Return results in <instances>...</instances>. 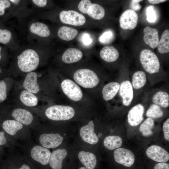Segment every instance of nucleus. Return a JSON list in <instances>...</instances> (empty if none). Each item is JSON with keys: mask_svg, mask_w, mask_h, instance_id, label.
<instances>
[{"mask_svg": "<svg viewBox=\"0 0 169 169\" xmlns=\"http://www.w3.org/2000/svg\"><path fill=\"white\" fill-rule=\"evenodd\" d=\"M0 169H10L5 159L0 160Z\"/></svg>", "mask_w": 169, "mask_h": 169, "instance_id": "de8ad7c7", "label": "nucleus"}, {"mask_svg": "<svg viewBox=\"0 0 169 169\" xmlns=\"http://www.w3.org/2000/svg\"><path fill=\"white\" fill-rule=\"evenodd\" d=\"M146 82V73L143 71H139L133 74L131 84L133 88L138 90L143 87Z\"/></svg>", "mask_w": 169, "mask_h": 169, "instance_id": "473e14b6", "label": "nucleus"}, {"mask_svg": "<svg viewBox=\"0 0 169 169\" xmlns=\"http://www.w3.org/2000/svg\"><path fill=\"white\" fill-rule=\"evenodd\" d=\"M153 169H169V164L166 162H158L154 165Z\"/></svg>", "mask_w": 169, "mask_h": 169, "instance_id": "a18cd8bd", "label": "nucleus"}, {"mask_svg": "<svg viewBox=\"0 0 169 169\" xmlns=\"http://www.w3.org/2000/svg\"><path fill=\"white\" fill-rule=\"evenodd\" d=\"M140 60L143 69L150 74L157 73L160 68V63L156 54L151 50L144 49L141 52Z\"/></svg>", "mask_w": 169, "mask_h": 169, "instance_id": "f8f14e48", "label": "nucleus"}, {"mask_svg": "<svg viewBox=\"0 0 169 169\" xmlns=\"http://www.w3.org/2000/svg\"><path fill=\"white\" fill-rule=\"evenodd\" d=\"M2 68L0 67V74L2 73Z\"/></svg>", "mask_w": 169, "mask_h": 169, "instance_id": "603ef678", "label": "nucleus"}, {"mask_svg": "<svg viewBox=\"0 0 169 169\" xmlns=\"http://www.w3.org/2000/svg\"><path fill=\"white\" fill-rule=\"evenodd\" d=\"M0 121V127L14 140L20 143L33 141L32 130L14 120L3 119Z\"/></svg>", "mask_w": 169, "mask_h": 169, "instance_id": "20e7f679", "label": "nucleus"}, {"mask_svg": "<svg viewBox=\"0 0 169 169\" xmlns=\"http://www.w3.org/2000/svg\"><path fill=\"white\" fill-rule=\"evenodd\" d=\"M20 98L21 102L28 107L35 106L38 103V99L37 96L34 94L26 90L21 92Z\"/></svg>", "mask_w": 169, "mask_h": 169, "instance_id": "7c9ffc66", "label": "nucleus"}, {"mask_svg": "<svg viewBox=\"0 0 169 169\" xmlns=\"http://www.w3.org/2000/svg\"><path fill=\"white\" fill-rule=\"evenodd\" d=\"M163 129L165 139L169 141V119H167L163 125Z\"/></svg>", "mask_w": 169, "mask_h": 169, "instance_id": "37998d69", "label": "nucleus"}, {"mask_svg": "<svg viewBox=\"0 0 169 169\" xmlns=\"http://www.w3.org/2000/svg\"><path fill=\"white\" fill-rule=\"evenodd\" d=\"M38 75L36 72H29L26 75L23 83V87L33 94H36L40 90L39 86L37 83Z\"/></svg>", "mask_w": 169, "mask_h": 169, "instance_id": "5701e85b", "label": "nucleus"}, {"mask_svg": "<svg viewBox=\"0 0 169 169\" xmlns=\"http://www.w3.org/2000/svg\"><path fill=\"white\" fill-rule=\"evenodd\" d=\"M146 19L150 23H154L156 19L157 16L155 11L152 6H148L146 10Z\"/></svg>", "mask_w": 169, "mask_h": 169, "instance_id": "4c0bfd02", "label": "nucleus"}, {"mask_svg": "<svg viewBox=\"0 0 169 169\" xmlns=\"http://www.w3.org/2000/svg\"><path fill=\"white\" fill-rule=\"evenodd\" d=\"M15 147L8 149L5 159L10 169H32L22 151Z\"/></svg>", "mask_w": 169, "mask_h": 169, "instance_id": "9b49d317", "label": "nucleus"}, {"mask_svg": "<svg viewBox=\"0 0 169 169\" xmlns=\"http://www.w3.org/2000/svg\"><path fill=\"white\" fill-rule=\"evenodd\" d=\"M115 162L125 168H131L134 166L135 158L133 153L129 149L119 148L114 152Z\"/></svg>", "mask_w": 169, "mask_h": 169, "instance_id": "4468645a", "label": "nucleus"}, {"mask_svg": "<svg viewBox=\"0 0 169 169\" xmlns=\"http://www.w3.org/2000/svg\"><path fill=\"white\" fill-rule=\"evenodd\" d=\"M0 146L9 149L20 147V144L8 135L0 127Z\"/></svg>", "mask_w": 169, "mask_h": 169, "instance_id": "c756f323", "label": "nucleus"}, {"mask_svg": "<svg viewBox=\"0 0 169 169\" xmlns=\"http://www.w3.org/2000/svg\"><path fill=\"white\" fill-rule=\"evenodd\" d=\"M100 56L104 61L108 62H112L118 59L119 53L113 46H106L101 50Z\"/></svg>", "mask_w": 169, "mask_h": 169, "instance_id": "a878e982", "label": "nucleus"}, {"mask_svg": "<svg viewBox=\"0 0 169 169\" xmlns=\"http://www.w3.org/2000/svg\"><path fill=\"white\" fill-rule=\"evenodd\" d=\"M20 144L21 151L32 169H49L51 152L49 149L33 141Z\"/></svg>", "mask_w": 169, "mask_h": 169, "instance_id": "7ed1b4c3", "label": "nucleus"}, {"mask_svg": "<svg viewBox=\"0 0 169 169\" xmlns=\"http://www.w3.org/2000/svg\"><path fill=\"white\" fill-rule=\"evenodd\" d=\"M3 23L2 22V21L1 20H0V23Z\"/></svg>", "mask_w": 169, "mask_h": 169, "instance_id": "864d4df0", "label": "nucleus"}, {"mask_svg": "<svg viewBox=\"0 0 169 169\" xmlns=\"http://www.w3.org/2000/svg\"><path fill=\"white\" fill-rule=\"evenodd\" d=\"M28 40L30 41L44 42L50 37L51 31L45 23L36 19H33L28 23L27 26Z\"/></svg>", "mask_w": 169, "mask_h": 169, "instance_id": "6e6552de", "label": "nucleus"}, {"mask_svg": "<svg viewBox=\"0 0 169 169\" xmlns=\"http://www.w3.org/2000/svg\"><path fill=\"white\" fill-rule=\"evenodd\" d=\"M144 107L141 104L133 106L129 111L127 115V121L129 124L132 126L138 125L144 119Z\"/></svg>", "mask_w": 169, "mask_h": 169, "instance_id": "aec40b11", "label": "nucleus"}, {"mask_svg": "<svg viewBox=\"0 0 169 169\" xmlns=\"http://www.w3.org/2000/svg\"><path fill=\"white\" fill-rule=\"evenodd\" d=\"M122 139L119 136L109 135L106 136L103 141L104 147L109 150H114L120 148L122 144Z\"/></svg>", "mask_w": 169, "mask_h": 169, "instance_id": "c85d7f7f", "label": "nucleus"}, {"mask_svg": "<svg viewBox=\"0 0 169 169\" xmlns=\"http://www.w3.org/2000/svg\"><path fill=\"white\" fill-rule=\"evenodd\" d=\"M155 124L153 119L148 117L140 125L139 130L142 135L145 137H148L153 134L152 129Z\"/></svg>", "mask_w": 169, "mask_h": 169, "instance_id": "c9c22d12", "label": "nucleus"}, {"mask_svg": "<svg viewBox=\"0 0 169 169\" xmlns=\"http://www.w3.org/2000/svg\"><path fill=\"white\" fill-rule=\"evenodd\" d=\"M150 3L153 4H159L165 2V0H149L148 1Z\"/></svg>", "mask_w": 169, "mask_h": 169, "instance_id": "09e8293b", "label": "nucleus"}, {"mask_svg": "<svg viewBox=\"0 0 169 169\" xmlns=\"http://www.w3.org/2000/svg\"><path fill=\"white\" fill-rule=\"evenodd\" d=\"M75 129L57 125H39L32 130L36 142L49 149H55L68 143Z\"/></svg>", "mask_w": 169, "mask_h": 169, "instance_id": "f257e3e1", "label": "nucleus"}, {"mask_svg": "<svg viewBox=\"0 0 169 169\" xmlns=\"http://www.w3.org/2000/svg\"><path fill=\"white\" fill-rule=\"evenodd\" d=\"M120 84L116 82H110L103 87L102 95L103 99L106 101L113 99L119 92Z\"/></svg>", "mask_w": 169, "mask_h": 169, "instance_id": "393cba45", "label": "nucleus"}, {"mask_svg": "<svg viewBox=\"0 0 169 169\" xmlns=\"http://www.w3.org/2000/svg\"><path fill=\"white\" fill-rule=\"evenodd\" d=\"M12 120H15L30 128L32 131L38 126L34 124V117L28 110L22 108H17L10 113Z\"/></svg>", "mask_w": 169, "mask_h": 169, "instance_id": "2eb2a0df", "label": "nucleus"}, {"mask_svg": "<svg viewBox=\"0 0 169 169\" xmlns=\"http://www.w3.org/2000/svg\"><path fill=\"white\" fill-rule=\"evenodd\" d=\"M7 97V85L3 80L0 81V102L4 101Z\"/></svg>", "mask_w": 169, "mask_h": 169, "instance_id": "a19ab883", "label": "nucleus"}, {"mask_svg": "<svg viewBox=\"0 0 169 169\" xmlns=\"http://www.w3.org/2000/svg\"><path fill=\"white\" fill-rule=\"evenodd\" d=\"M152 100L154 104L160 107H168L169 105V94L165 91H158L153 95Z\"/></svg>", "mask_w": 169, "mask_h": 169, "instance_id": "2f4dec72", "label": "nucleus"}, {"mask_svg": "<svg viewBox=\"0 0 169 169\" xmlns=\"http://www.w3.org/2000/svg\"><path fill=\"white\" fill-rule=\"evenodd\" d=\"M74 80L80 86L85 88H92L100 83V79L93 71L88 69L78 70L74 73Z\"/></svg>", "mask_w": 169, "mask_h": 169, "instance_id": "1a4fd4ad", "label": "nucleus"}, {"mask_svg": "<svg viewBox=\"0 0 169 169\" xmlns=\"http://www.w3.org/2000/svg\"><path fill=\"white\" fill-rule=\"evenodd\" d=\"M20 41L13 30L0 23V44L6 46L11 51L17 50L20 46Z\"/></svg>", "mask_w": 169, "mask_h": 169, "instance_id": "9d476101", "label": "nucleus"}, {"mask_svg": "<svg viewBox=\"0 0 169 169\" xmlns=\"http://www.w3.org/2000/svg\"><path fill=\"white\" fill-rule=\"evenodd\" d=\"M142 1L141 0H132L131 1L130 7L132 9L135 11L140 10L141 6L139 4V2Z\"/></svg>", "mask_w": 169, "mask_h": 169, "instance_id": "c03bdc74", "label": "nucleus"}, {"mask_svg": "<svg viewBox=\"0 0 169 169\" xmlns=\"http://www.w3.org/2000/svg\"><path fill=\"white\" fill-rule=\"evenodd\" d=\"M87 14L94 19L99 20L104 17L105 10L101 5L93 3L88 9Z\"/></svg>", "mask_w": 169, "mask_h": 169, "instance_id": "72a5a7b5", "label": "nucleus"}, {"mask_svg": "<svg viewBox=\"0 0 169 169\" xmlns=\"http://www.w3.org/2000/svg\"><path fill=\"white\" fill-rule=\"evenodd\" d=\"M4 148L0 146V160L2 159V158L5 154Z\"/></svg>", "mask_w": 169, "mask_h": 169, "instance_id": "8fccbe9b", "label": "nucleus"}, {"mask_svg": "<svg viewBox=\"0 0 169 169\" xmlns=\"http://www.w3.org/2000/svg\"><path fill=\"white\" fill-rule=\"evenodd\" d=\"M146 115L147 117L152 119H158L163 116V112L160 106L153 104L150 106Z\"/></svg>", "mask_w": 169, "mask_h": 169, "instance_id": "e433bc0d", "label": "nucleus"}, {"mask_svg": "<svg viewBox=\"0 0 169 169\" xmlns=\"http://www.w3.org/2000/svg\"><path fill=\"white\" fill-rule=\"evenodd\" d=\"M92 3L90 0H82L79 3L78 8L79 10L82 13L87 14V10L91 5Z\"/></svg>", "mask_w": 169, "mask_h": 169, "instance_id": "ea45409f", "label": "nucleus"}, {"mask_svg": "<svg viewBox=\"0 0 169 169\" xmlns=\"http://www.w3.org/2000/svg\"><path fill=\"white\" fill-rule=\"evenodd\" d=\"M83 54L79 49L73 48L67 49L63 54L61 59L65 63L69 64L77 62L82 58Z\"/></svg>", "mask_w": 169, "mask_h": 169, "instance_id": "b1692460", "label": "nucleus"}, {"mask_svg": "<svg viewBox=\"0 0 169 169\" xmlns=\"http://www.w3.org/2000/svg\"><path fill=\"white\" fill-rule=\"evenodd\" d=\"M138 18V15L135 11L132 9H127L120 16V26L123 29H132L137 26Z\"/></svg>", "mask_w": 169, "mask_h": 169, "instance_id": "a211bd4d", "label": "nucleus"}, {"mask_svg": "<svg viewBox=\"0 0 169 169\" xmlns=\"http://www.w3.org/2000/svg\"><path fill=\"white\" fill-rule=\"evenodd\" d=\"M143 40L145 44L151 48H156L159 41L158 33L155 28L146 26L143 30Z\"/></svg>", "mask_w": 169, "mask_h": 169, "instance_id": "4be33fe9", "label": "nucleus"}, {"mask_svg": "<svg viewBox=\"0 0 169 169\" xmlns=\"http://www.w3.org/2000/svg\"><path fill=\"white\" fill-rule=\"evenodd\" d=\"M46 47L44 42L30 41L28 44L20 46L13 51L15 54V65L20 71L32 72L39 65Z\"/></svg>", "mask_w": 169, "mask_h": 169, "instance_id": "f03ea898", "label": "nucleus"}, {"mask_svg": "<svg viewBox=\"0 0 169 169\" xmlns=\"http://www.w3.org/2000/svg\"><path fill=\"white\" fill-rule=\"evenodd\" d=\"M12 8L9 0H0V20L3 23L12 18Z\"/></svg>", "mask_w": 169, "mask_h": 169, "instance_id": "cd10ccee", "label": "nucleus"}, {"mask_svg": "<svg viewBox=\"0 0 169 169\" xmlns=\"http://www.w3.org/2000/svg\"><path fill=\"white\" fill-rule=\"evenodd\" d=\"M114 37L113 32L110 30L104 33L99 37L100 42L103 43H108L111 41Z\"/></svg>", "mask_w": 169, "mask_h": 169, "instance_id": "58836bf2", "label": "nucleus"}, {"mask_svg": "<svg viewBox=\"0 0 169 169\" xmlns=\"http://www.w3.org/2000/svg\"><path fill=\"white\" fill-rule=\"evenodd\" d=\"M159 52L163 54L169 52V30L166 29L162 33L157 46Z\"/></svg>", "mask_w": 169, "mask_h": 169, "instance_id": "f704fd0d", "label": "nucleus"}, {"mask_svg": "<svg viewBox=\"0 0 169 169\" xmlns=\"http://www.w3.org/2000/svg\"><path fill=\"white\" fill-rule=\"evenodd\" d=\"M147 157L157 162H166L169 160V153L162 147L157 145H152L146 151Z\"/></svg>", "mask_w": 169, "mask_h": 169, "instance_id": "6ab92c4d", "label": "nucleus"}, {"mask_svg": "<svg viewBox=\"0 0 169 169\" xmlns=\"http://www.w3.org/2000/svg\"><path fill=\"white\" fill-rule=\"evenodd\" d=\"M73 145L76 157L83 165L88 169H94L97 164V158L93 150L94 146L87 145L80 141Z\"/></svg>", "mask_w": 169, "mask_h": 169, "instance_id": "39448f33", "label": "nucleus"}, {"mask_svg": "<svg viewBox=\"0 0 169 169\" xmlns=\"http://www.w3.org/2000/svg\"><path fill=\"white\" fill-rule=\"evenodd\" d=\"M83 41L84 44L89 45L91 42V39L87 33H85L83 37Z\"/></svg>", "mask_w": 169, "mask_h": 169, "instance_id": "49530a36", "label": "nucleus"}, {"mask_svg": "<svg viewBox=\"0 0 169 169\" xmlns=\"http://www.w3.org/2000/svg\"><path fill=\"white\" fill-rule=\"evenodd\" d=\"M78 169H88L85 167L83 166L79 167Z\"/></svg>", "mask_w": 169, "mask_h": 169, "instance_id": "3c124183", "label": "nucleus"}, {"mask_svg": "<svg viewBox=\"0 0 169 169\" xmlns=\"http://www.w3.org/2000/svg\"><path fill=\"white\" fill-rule=\"evenodd\" d=\"M61 87L64 93L71 100L78 101L82 98L83 93L80 88L73 80L68 79L64 80Z\"/></svg>", "mask_w": 169, "mask_h": 169, "instance_id": "f3484780", "label": "nucleus"}, {"mask_svg": "<svg viewBox=\"0 0 169 169\" xmlns=\"http://www.w3.org/2000/svg\"><path fill=\"white\" fill-rule=\"evenodd\" d=\"M78 33V31L75 28L66 26H62L58 29L57 35L61 39L69 41L74 39Z\"/></svg>", "mask_w": 169, "mask_h": 169, "instance_id": "bb28decb", "label": "nucleus"}, {"mask_svg": "<svg viewBox=\"0 0 169 169\" xmlns=\"http://www.w3.org/2000/svg\"><path fill=\"white\" fill-rule=\"evenodd\" d=\"M75 154L73 146L68 143L53 149L49 162V169H63L66 160Z\"/></svg>", "mask_w": 169, "mask_h": 169, "instance_id": "423d86ee", "label": "nucleus"}, {"mask_svg": "<svg viewBox=\"0 0 169 169\" xmlns=\"http://www.w3.org/2000/svg\"><path fill=\"white\" fill-rule=\"evenodd\" d=\"M75 110L72 107L61 105L49 106L44 112L47 118L54 121L69 120L75 117Z\"/></svg>", "mask_w": 169, "mask_h": 169, "instance_id": "0eeeda50", "label": "nucleus"}, {"mask_svg": "<svg viewBox=\"0 0 169 169\" xmlns=\"http://www.w3.org/2000/svg\"><path fill=\"white\" fill-rule=\"evenodd\" d=\"M119 92L123 105L126 106L129 105L134 96L133 88L130 81L125 80L122 81L120 84Z\"/></svg>", "mask_w": 169, "mask_h": 169, "instance_id": "412c9836", "label": "nucleus"}, {"mask_svg": "<svg viewBox=\"0 0 169 169\" xmlns=\"http://www.w3.org/2000/svg\"><path fill=\"white\" fill-rule=\"evenodd\" d=\"M8 49L6 46L0 45V63L6 59L8 55Z\"/></svg>", "mask_w": 169, "mask_h": 169, "instance_id": "79ce46f5", "label": "nucleus"}, {"mask_svg": "<svg viewBox=\"0 0 169 169\" xmlns=\"http://www.w3.org/2000/svg\"><path fill=\"white\" fill-rule=\"evenodd\" d=\"M59 17L62 23L73 26H82L86 22V18L83 14L73 10L62 11Z\"/></svg>", "mask_w": 169, "mask_h": 169, "instance_id": "dca6fc26", "label": "nucleus"}, {"mask_svg": "<svg viewBox=\"0 0 169 169\" xmlns=\"http://www.w3.org/2000/svg\"><path fill=\"white\" fill-rule=\"evenodd\" d=\"M12 4V18L16 17L22 19L27 18L36 13L31 7H29V0H9Z\"/></svg>", "mask_w": 169, "mask_h": 169, "instance_id": "ddd939ff", "label": "nucleus"}]
</instances>
